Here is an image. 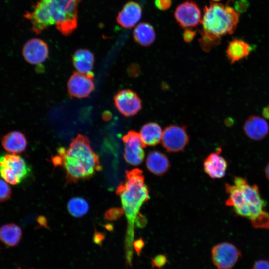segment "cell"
<instances>
[{
  "label": "cell",
  "mask_w": 269,
  "mask_h": 269,
  "mask_svg": "<svg viewBox=\"0 0 269 269\" xmlns=\"http://www.w3.org/2000/svg\"><path fill=\"white\" fill-rule=\"evenodd\" d=\"M141 139L146 146H155L162 140L163 131L155 122H149L142 126L140 130Z\"/></svg>",
  "instance_id": "cell-21"
},
{
  "label": "cell",
  "mask_w": 269,
  "mask_h": 269,
  "mask_svg": "<svg viewBox=\"0 0 269 269\" xmlns=\"http://www.w3.org/2000/svg\"><path fill=\"white\" fill-rule=\"evenodd\" d=\"M146 164L150 172L158 176L164 175L170 167V162L166 155L156 150L151 151L148 154Z\"/></svg>",
  "instance_id": "cell-18"
},
{
  "label": "cell",
  "mask_w": 269,
  "mask_h": 269,
  "mask_svg": "<svg viewBox=\"0 0 269 269\" xmlns=\"http://www.w3.org/2000/svg\"><path fill=\"white\" fill-rule=\"evenodd\" d=\"M196 32V30L186 28L183 34V38L184 41L186 43L191 42L195 37Z\"/></svg>",
  "instance_id": "cell-30"
},
{
  "label": "cell",
  "mask_w": 269,
  "mask_h": 269,
  "mask_svg": "<svg viewBox=\"0 0 269 269\" xmlns=\"http://www.w3.org/2000/svg\"><path fill=\"white\" fill-rule=\"evenodd\" d=\"M167 256L165 254H158L153 257L151 260V268L154 269L157 268L161 269L164 267L166 264L169 263Z\"/></svg>",
  "instance_id": "cell-25"
},
{
  "label": "cell",
  "mask_w": 269,
  "mask_h": 269,
  "mask_svg": "<svg viewBox=\"0 0 269 269\" xmlns=\"http://www.w3.org/2000/svg\"><path fill=\"white\" fill-rule=\"evenodd\" d=\"M156 7L160 10H166L170 8L172 4V0H155Z\"/></svg>",
  "instance_id": "cell-28"
},
{
  "label": "cell",
  "mask_w": 269,
  "mask_h": 269,
  "mask_svg": "<svg viewBox=\"0 0 269 269\" xmlns=\"http://www.w3.org/2000/svg\"><path fill=\"white\" fill-rule=\"evenodd\" d=\"M222 149L210 154L203 163L204 172L212 179H219L224 177L227 168L226 160L220 155Z\"/></svg>",
  "instance_id": "cell-16"
},
{
  "label": "cell",
  "mask_w": 269,
  "mask_h": 269,
  "mask_svg": "<svg viewBox=\"0 0 269 269\" xmlns=\"http://www.w3.org/2000/svg\"><path fill=\"white\" fill-rule=\"evenodd\" d=\"M185 126L170 125L163 131L162 144L169 152H178L184 150L189 142Z\"/></svg>",
  "instance_id": "cell-9"
},
{
  "label": "cell",
  "mask_w": 269,
  "mask_h": 269,
  "mask_svg": "<svg viewBox=\"0 0 269 269\" xmlns=\"http://www.w3.org/2000/svg\"><path fill=\"white\" fill-rule=\"evenodd\" d=\"M31 169L25 160L16 154L0 156V177L11 185L21 183L29 175Z\"/></svg>",
  "instance_id": "cell-6"
},
{
  "label": "cell",
  "mask_w": 269,
  "mask_h": 269,
  "mask_svg": "<svg viewBox=\"0 0 269 269\" xmlns=\"http://www.w3.org/2000/svg\"><path fill=\"white\" fill-rule=\"evenodd\" d=\"M49 54L48 46L43 40L34 38L28 40L22 48V55L28 63L38 65L44 62Z\"/></svg>",
  "instance_id": "cell-13"
},
{
  "label": "cell",
  "mask_w": 269,
  "mask_h": 269,
  "mask_svg": "<svg viewBox=\"0 0 269 269\" xmlns=\"http://www.w3.org/2000/svg\"><path fill=\"white\" fill-rule=\"evenodd\" d=\"M263 115L266 118L269 119V105L263 109Z\"/></svg>",
  "instance_id": "cell-32"
},
{
  "label": "cell",
  "mask_w": 269,
  "mask_h": 269,
  "mask_svg": "<svg viewBox=\"0 0 269 269\" xmlns=\"http://www.w3.org/2000/svg\"><path fill=\"white\" fill-rule=\"evenodd\" d=\"M213 2H218V1H220L221 0H211Z\"/></svg>",
  "instance_id": "cell-34"
},
{
  "label": "cell",
  "mask_w": 269,
  "mask_h": 269,
  "mask_svg": "<svg viewBox=\"0 0 269 269\" xmlns=\"http://www.w3.org/2000/svg\"><path fill=\"white\" fill-rule=\"evenodd\" d=\"M124 144V157L129 164L137 166L143 161L145 153L143 149L146 147L140 134L134 130H130L122 137Z\"/></svg>",
  "instance_id": "cell-8"
},
{
  "label": "cell",
  "mask_w": 269,
  "mask_h": 269,
  "mask_svg": "<svg viewBox=\"0 0 269 269\" xmlns=\"http://www.w3.org/2000/svg\"><path fill=\"white\" fill-rule=\"evenodd\" d=\"M211 259L217 269H231L242 254L233 244L224 242L215 245L211 250Z\"/></svg>",
  "instance_id": "cell-7"
},
{
  "label": "cell",
  "mask_w": 269,
  "mask_h": 269,
  "mask_svg": "<svg viewBox=\"0 0 269 269\" xmlns=\"http://www.w3.org/2000/svg\"><path fill=\"white\" fill-rule=\"evenodd\" d=\"M67 209L72 216L79 218L88 212L89 205L84 198L74 197L71 199L68 202Z\"/></svg>",
  "instance_id": "cell-24"
},
{
  "label": "cell",
  "mask_w": 269,
  "mask_h": 269,
  "mask_svg": "<svg viewBox=\"0 0 269 269\" xmlns=\"http://www.w3.org/2000/svg\"><path fill=\"white\" fill-rule=\"evenodd\" d=\"M116 193L120 197L123 211L127 218V240L130 243L140 209L149 199V191L145 183L142 171L137 168L126 171L125 180L117 187Z\"/></svg>",
  "instance_id": "cell-3"
},
{
  "label": "cell",
  "mask_w": 269,
  "mask_h": 269,
  "mask_svg": "<svg viewBox=\"0 0 269 269\" xmlns=\"http://www.w3.org/2000/svg\"><path fill=\"white\" fill-rule=\"evenodd\" d=\"M144 245V242L141 238L138 239L134 242L133 244L134 247L138 255H140Z\"/></svg>",
  "instance_id": "cell-31"
},
{
  "label": "cell",
  "mask_w": 269,
  "mask_h": 269,
  "mask_svg": "<svg viewBox=\"0 0 269 269\" xmlns=\"http://www.w3.org/2000/svg\"><path fill=\"white\" fill-rule=\"evenodd\" d=\"M240 14L229 5L210 2L205 6L201 23L202 29L199 33L221 41L222 37L234 33Z\"/></svg>",
  "instance_id": "cell-4"
},
{
  "label": "cell",
  "mask_w": 269,
  "mask_h": 269,
  "mask_svg": "<svg viewBox=\"0 0 269 269\" xmlns=\"http://www.w3.org/2000/svg\"><path fill=\"white\" fill-rule=\"evenodd\" d=\"M72 62L78 72L88 74L92 72L94 63V56L89 50L78 49L72 56Z\"/></svg>",
  "instance_id": "cell-20"
},
{
  "label": "cell",
  "mask_w": 269,
  "mask_h": 269,
  "mask_svg": "<svg viewBox=\"0 0 269 269\" xmlns=\"http://www.w3.org/2000/svg\"><path fill=\"white\" fill-rule=\"evenodd\" d=\"M115 106L125 117L137 114L142 109V101L138 95L131 89L119 91L114 97Z\"/></svg>",
  "instance_id": "cell-10"
},
{
  "label": "cell",
  "mask_w": 269,
  "mask_h": 269,
  "mask_svg": "<svg viewBox=\"0 0 269 269\" xmlns=\"http://www.w3.org/2000/svg\"><path fill=\"white\" fill-rule=\"evenodd\" d=\"M234 183L225 184L228 195L225 205L232 207L237 215L249 219L253 227L269 228V214L263 210L266 203L258 186L240 177H235Z\"/></svg>",
  "instance_id": "cell-2"
},
{
  "label": "cell",
  "mask_w": 269,
  "mask_h": 269,
  "mask_svg": "<svg viewBox=\"0 0 269 269\" xmlns=\"http://www.w3.org/2000/svg\"><path fill=\"white\" fill-rule=\"evenodd\" d=\"M251 269H269V260H259L254 263Z\"/></svg>",
  "instance_id": "cell-29"
},
{
  "label": "cell",
  "mask_w": 269,
  "mask_h": 269,
  "mask_svg": "<svg viewBox=\"0 0 269 269\" xmlns=\"http://www.w3.org/2000/svg\"><path fill=\"white\" fill-rule=\"evenodd\" d=\"M134 41L143 46H148L155 41L156 34L153 27L147 22L138 24L133 31Z\"/></svg>",
  "instance_id": "cell-22"
},
{
  "label": "cell",
  "mask_w": 269,
  "mask_h": 269,
  "mask_svg": "<svg viewBox=\"0 0 269 269\" xmlns=\"http://www.w3.org/2000/svg\"><path fill=\"white\" fill-rule=\"evenodd\" d=\"M265 176L267 179L269 180V162L267 164L265 169Z\"/></svg>",
  "instance_id": "cell-33"
},
{
  "label": "cell",
  "mask_w": 269,
  "mask_h": 269,
  "mask_svg": "<svg viewBox=\"0 0 269 269\" xmlns=\"http://www.w3.org/2000/svg\"><path fill=\"white\" fill-rule=\"evenodd\" d=\"M81 0H37L51 25L64 36L71 35L77 28L78 8Z\"/></svg>",
  "instance_id": "cell-5"
},
{
  "label": "cell",
  "mask_w": 269,
  "mask_h": 269,
  "mask_svg": "<svg viewBox=\"0 0 269 269\" xmlns=\"http://www.w3.org/2000/svg\"><path fill=\"white\" fill-rule=\"evenodd\" d=\"M22 230L14 223L3 225L0 228V241L8 247L16 246L22 237Z\"/></svg>",
  "instance_id": "cell-23"
},
{
  "label": "cell",
  "mask_w": 269,
  "mask_h": 269,
  "mask_svg": "<svg viewBox=\"0 0 269 269\" xmlns=\"http://www.w3.org/2000/svg\"><path fill=\"white\" fill-rule=\"evenodd\" d=\"M249 7V2L247 0H237L234 5L235 10L240 13L245 12Z\"/></svg>",
  "instance_id": "cell-27"
},
{
  "label": "cell",
  "mask_w": 269,
  "mask_h": 269,
  "mask_svg": "<svg viewBox=\"0 0 269 269\" xmlns=\"http://www.w3.org/2000/svg\"><path fill=\"white\" fill-rule=\"evenodd\" d=\"M58 153L52 158L53 162L63 167L68 183L89 179L102 170L98 155L88 137L83 135L78 134L68 149L61 147Z\"/></svg>",
  "instance_id": "cell-1"
},
{
  "label": "cell",
  "mask_w": 269,
  "mask_h": 269,
  "mask_svg": "<svg viewBox=\"0 0 269 269\" xmlns=\"http://www.w3.org/2000/svg\"><path fill=\"white\" fill-rule=\"evenodd\" d=\"M1 143L6 151L17 154L25 151L27 142L22 132L19 131H12L3 136Z\"/></svg>",
  "instance_id": "cell-17"
},
{
  "label": "cell",
  "mask_w": 269,
  "mask_h": 269,
  "mask_svg": "<svg viewBox=\"0 0 269 269\" xmlns=\"http://www.w3.org/2000/svg\"><path fill=\"white\" fill-rule=\"evenodd\" d=\"M93 73L83 74L74 72L67 82L68 91L70 97L86 98L94 89Z\"/></svg>",
  "instance_id": "cell-11"
},
{
  "label": "cell",
  "mask_w": 269,
  "mask_h": 269,
  "mask_svg": "<svg viewBox=\"0 0 269 269\" xmlns=\"http://www.w3.org/2000/svg\"><path fill=\"white\" fill-rule=\"evenodd\" d=\"M15 269H22L20 267H18L16 268Z\"/></svg>",
  "instance_id": "cell-35"
},
{
  "label": "cell",
  "mask_w": 269,
  "mask_h": 269,
  "mask_svg": "<svg viewBox=\"0 0 269 269\" xmlns=\"http://www.w3.org/2000/svg\"><path fill=\"white\" fill-rule=\"evenodd\" d=\"M252 50L250 45L246 41L235 38L230 41L226 50V54L231 64L247 57Z\"/></svg>",
  "instance_id": "cell-19"
},
{
  "label": "cell",
  "mask_w": 269,
  "mask_h": 269,
  "mask_svg": "<svg viewBox=\"0 0 269 269\" xmlns=\"http://www.w3.org/2000/svg\"><path fill=\"white\" fill-rule=\"evenodd\" d=\"M243 130L249 138L259 141L264 139L268 134L269 127L267 122L263 118L251 115L245 121Z\"/></svg>",
  "instance_id": "cell-15"
},
{
  "label": "cell",
  "mask_w": 269,
  "mask_h": 269,
  "mask_svg": "<svg viewBox=\"0 0 269 269\" xmlns=\"http://www.w3.org/2000/svg\"><path fill=\"white\" fill-rule=\"evenodd\" d=\"M142 11L139 4L133 1H129L118 13L117 22L124 28H131L141 19Z\"/></svg>",
  "instance_id": "cell-14"
},
{
  "label": "cell",
  "mask_w": 269,
  "mask_h": 269,
  "mask_svg": "<svg viewBox=\"0 0 269 269\" xmlns=\"http://www.w3.org/2000/svg\"><path fill=\"white\" fill-rule=\"evenodd\" d=\"M11 189L3 179H0V202L5 201L10 197Z\"/></svg>",
  "instance_id": "cell-26"
},
{
  "label": "cell",
  "mask_w": 269,
  "mask_h": 269,
  "mask_svg": "<svg viewBox=\"0 0 269 269\" xmlns=\"http://www.w3.org/2000/svg\"><path fill=\"white\" fill-rule=\"evenodd\" d=\"M174 17L179 26L184 28L196 26L201 21V12L198 5L191 0L186 1L176 8Z\"/></svg>",
  "instance_id": "cell-12"
}]
</instances>
